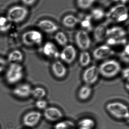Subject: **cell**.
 Masks as SVG:
<instances>
[{"instance_id": "cell-1", "label": "cell", "mask_w": 129, "mask_h": 129, "mask_svg": "<svg viewBox=\"0 0 129 129\" xmlns=\"http://www.w3.org/2000/svg\"><path fill=\"white\" fill-rule=\"evenodd\" d=\"M24 71L23 67L20 63H10L5 71L6 82L10 85L18 84L24 77Z\"/></svg>"}, {"instance_id": "cell-2", "label": "cell", "mask_w": 129, "mask_h": 129, "mask_svg": "<svg viewBox=\"0 0 129 129\" xmlns=\"http://www.w3.org/2000/svg\"><path fill=\"white\" fill-rule=\"evenodd\" d=\"M106 110L112 116L117 119L129 120L128 107L123 103L114 102L106 105Z\"/></svg>"}, {"instance_id": "cell-3", "label": "cell", "mask_w": 129, "mask_h": 129, "mask_svg": "<svg viewBox=\"0 0 129 129\" xmlns=\"http://www.w3.org/2000/svg\"><path fill=\"white\" fill-rule=\"evenodd\" d=\"M121 65L115 60H106L100 64L98 70L100 74L104 77L111 78L116 76L121 70Z\"/></svg>"}, {"instance_id": "cell-4", "label": "cell", "mask_w": 129, "mask_h": 129, "mask_svg": "<svg viewBox=\"0 0 129 129\" xmlns=\"http://www.w3.org/2000/svg\"><path fill=\"white\" fill-rule=\"evenodd\" d=\"M28 14L29 11L25 7L16 5L9 8L6 16L11 23H18L23 22Z\"/></svg>"}, {"instance_id": "cell-5", "label": "cell", "mask_w": 129, "mask_h": 129, "mask_svg": "<svg viewBox=\"0 0 129 129\" xmlns=\"http://www.w3.org/2000/svg\"><path fill=\"white\" fill-rule=\"evenodd\" d=\"M43 40V36L41 32L35 29L26 31L21 36L23 44L28 47L39 46L42 43Z\"/></svg>"}, {"instance_id": "cell-6", "label": "cell", "mask_w": 129, "mask_h": 129, "mask_svg": "<svg viewBox=\"0 0 129 129\" xmlns=\"http://www.w3.org/2000/svg\"><path fill=\"white\" fill-rule=\"evenodd\" d=\"M108 19L110 21L122 22L128 19V9L122 4L118 5L111 8L107 14Z\"/></svg>"}, {"instance_id": "cell-7", "label": "cell", "mask_w": 129, "mask_h": 129, "mask_svg": "<svg viewBox=\"0 0 129 129\" xmlns=\"http://www.w3.org/2000/svg\"><path fill=\"white\" fill-rule=\"evenodd\" d=\"M76 43L78 47L83 51H86L90 47L91 39L85 30H80L76 32L75 36Z\"/></svg>"}, {"instance_id": "cell-8", "label": "cell", "mask_w": 129, "mask_h": 129, "mask_svg": "<svg viewBox=\"0 0 129 129\" xmlns=\"http://www.w3.org/2000/svg\"><path fill=\"white\" fill-rule=\"evenodd\" d=\"M99 74L98 68L95 65H92L85 70L83 74V79L86 85H92L97 82Z\"/></svg>"}, {"instance_id": "cell-9", "label": "cell", "mask_w": 129, "mask_h": 129, "mask_svg": "<svg viewBox=\"0 0 129 129\" xmlns=\"http://www.w3.org/2000/svg\"><path fill=\"white\" fill-rule=\"evenodd\" d=\"M77 53L76 50L71 45H66L60 53L59 57L62 61L67 64L72 63L76 58Z\"/></svg>"}, {"instance_id": "cell-10", "label": "cell", "mask_w": 129, "mask_h": 129, "mask_svg": "<svg viewBox=\"0 0 129 129\" xmlns=\"http://www.w3.org/2000/svg\"><path fill=\"white\" fill-rule=\"evenodd\" d=\"M32 88L29 83H22L17 84L13 89V94L20 99H26L29 97L32 94Z\"/></svg>"}, {"instance_id": "cell-11", "label": "cell", "mask_w": 129, "mask_h": 129, "mask_svg": "<svg viewBox=\"0 0 129 129\" xmlns=\"http://www.w3.org/2000/svg\"><path fill=\"white\" fill-rule=\"evenodd\" d=\"M41 117L42 114L40 112L35 111H30L23 116V123L27 127H34L40 122Z\"/></svg>"}, {"instance_id": "cell-12", "label": "cell", "mask_w": 129, "mask_h": 129, "mask_svg": "<svg viewBox=\"0 0 129 129\" xmlns=\"http://www.w3.org/2000/svg\"><path fill=\"white\" fill-rule=\"evenodd\" d=\"M115 53L114 51L108 45H102L95 49L93 52L94 58L97 60H101L108 58Z\"/></svg>"}, {"instance_id": "cell-13", "label": "cell", "mask_w": 129, "mask_h": 129, "mask_svg": "<svg viewBox=\"0 0 129 129\" xmlns=\"http://www.w3.org/2000/svg\"><path fill=\"white\" fill-rule=\"evenodd\" d=\"M44 116L47 120L51 122H59L63 117L62 111L55 107H47L44 110Z\"/></svg>"}, {"instance_id": "cell-14", "label": "cell", "mask_w": 129, "mask_h": 129, "mask_svg": "<svg viewBox=\"0 0 129 129\" xmlns=\"http://www.w3.org/2000/svg\"><path fill=\"white\" fill-rule=\"evenodd\" d=\"M37 26L40 30L47 34H52L56 32L59 28L54 22L48 19L40 20Z\"/></svg>"}, {"instance_id": "cell-15", "label": "cell", "mask_w": 129, "mask_h": 129, "mask_svg": "<svg viewBox=\"0 0 129 129\" xmlns=\"http://www.w3.org/2000/svg\"><path fill=\"white\" fill-rule=\"evenodd\" d=\"M108 29L107 23H103L98 25L94 30V37L95 41L101 42L108 38Z\"/></svg>"}, {"instance_id": "cell-16", "label": "cell", "mask_w": 129, "mask_h": 129, "mask_svg": "<svg viewBox=\"0 0 129 129\" xmlns=\"http://www.w3.org/2000/svg\"><path fill=\"white\" fill-rule=\"evenodd\" d=\"M42 53L45 56L54 58L60 57V53L55 45L51 42H46L42 48Z\"/></svg>"}, {"instance_id": "cell-17", "label": "cell", "mask_w": 129, "mask_h": 129, "mask_svg": "<svg viewBox=\"0 0 129 129\" xmlns=\"http://www.w3.org/2000/svg\"><path fill=\"white\" fill-rule=\"evenodd\" d=\"M51 69L54 75L58 78L64 77L67 72V70L65 65L59 60H57L52 63Z\"/></svg>"}, {"instance_id": "cell-18", "label": "cell", "mask_w": 129, "mask_h": 129, "mask_svg": "<svg viewBox=\"0 0 129 129\" xmlns=\"http://www.w3.org/2000/svg\"><path fill=\"white\" fill-rule=\"evenodd\" d=\"M24 55L19 50H14L11 51L8 55L7 61L10 63H20L23 61Z\"/></svg>"}, {"instance_id": "cell-19", "label": "cell", "mask_w": 129, "mask_h": 129, "mask_svg": "<svg viewBox=\"0 0 129 129\" xmlns=\"http://www.w3.org/2000/svg\"><path fill=\"white\" fill-rule=\"evenodd\" d=\"M126 35L125 30L119 26H114L108 29V38H125Z\"/></svg>"}, {"instance_id": "cell-20", "label": "cell", "mask_w": 129, "mask_h": 129, "mask_svg": "<svg viewBox=\"0 0 129 129\" xmlns=\"http://www.w3.org/2000/svg\"><path fill=\"white\" fill-rule=\"evenodd\" d=\"M79 21V20L75 16L72 14H68L63 18L62 23L65 27L69 28H73L76 26Z\"/></svg>"}, {"instance_id": "cell-21", "label": "cell", "mask_w": 129, "mask_h": 129, "mask_svg": "<svg viewBox=\"0 0 129 129\" xmlns=\"http://www.w3.org/2000/svg\"><path fill=\"white\" fill-rule=\"evenodd\" d=\"M95 126V121L90 118H83L80 120L77 124L79 129H94Z\"/></svg>"}, {"instance_id": "cell-22", "label": "cell", "mask_w": 129, "mask_h": 129, "mask_svg": "<svg viewBox=\"0 0 129 129\" xmlns=\"http://www.w3.org/2000/svg\"><path fill=\"white\" fill-rule=\"evenodd\" d=\"M92 89L90 86L86 85L83 86L78 93L79 98L82 101H85L88 99L91 94Z\"/></svg>"}, {"instance_id": "cell-23", "label": "cell", "mask_w": 129, "mask_h": 129, "mask_svg": "<svg viewBox=\"0 0 129 129\" xmlns=\"http://www.w3.org/2000/svg\"><path fill=\"white\" fill-rule=\"evenodd\" d=\"M12 23L8 19L6 16H0V32L6 33L10 30Z\"/></svg>"}, {"instance_id": "cell-24", "label": "cell", "mask_w": 129, "mask_h": 129, "mask_svg": "<svg viewBox=\"0 0 129 129\" xmlns=\"http://www.w3.org/2000/svg\"><path fill=\"white\" fill-rule=\"evenodd\" d=\"M75 123L70 120H63L57 122L54 126V129H74Z\"/></svg>"}, {"instance_id": "cell-25", "label": "cell", "mask_w": 129, "mask_h": 129, "mask_svg": "<svg viewBox=\"0 0 129 129\" xmlns=\"http://www.w3.org/2000/svg\"><path fill=\"white\" fill-rule=\"evenodd\" d=\"M79 63L83 67L88 66L91 62V56L90 54L86 51H83L80 55Z\"/></svg>"}, {"instance_id": "cell-26", "label": "cell", "mask_w": 129, "mask_h": 129, "mask_svg": "<svg viewBox=\"0 0 129 129\" xmlns=\"http://www.w3.org/2000/svg\"><path fill=\"white\" fill-rule=\"evenodd\" d=\"M47 94L46 90L43 88L37 87L32 89L31 95L38 99H43Z\"/></svg>"}, {"instance_id": "cell-27", "label": "cell", "mask_w": 129, "mask_h": 129, "mask_svg": "<svg viewBox=\"0 0 129 129\" xmlns=\"http://www.w3.org/2000/svg\"><path fill=\"white\" fill-rule=\"evenodd\" d=\"M55 39L57 43L63 47H65L68 43V39L66 35L62 31L57 33L55 35Z\"/></svg>"}, {"instance_id": "cell-28", "label": "cell", "mask_w": 129, "mask_h": 129, "mask_svg": "<svg viewBox=\"0 0 129 129\" xmlns=\"http://www.w3.org/2000/svg\"><path fill=\"white\" fill-rule=\"evenodd\" d=\"M95 0H76L77 7L83 10L89 9L95 2Z\"/></svg>"}, {"instance_id": "cell-29", "label": "cell", "mask_w": 129, "mask_h": 129, "mask_svg": "<svg viewBox=\"0 0 129 129\" xmlns=\"http://www.w3.org/2000/svg\"><path fill=\"white\" fill-rule=\"evenodd\" d=\"M91 17L96 20H100L103 19L105 16L104 11L101 8H94L91 12Z\"/></svg>"}, {"instance_id": "cell-30", "label": "cell", "mask_w": 129, "mask_h": 129, "mask_svg": "<svg viewBox=\"0 0 129 129\" xmlns=\"http://www.w3.org/2000/svg\"><path fill=\"white\" fill-rule=\"evenodd\" d=\"M107 41V45H126L127 41L125 38H115L109 37Z\"/></svg>"}, {"instance_id": "cell-31", "label": "cell", "mask_w": 129, "mask_h": 129, "mask_svg": "<svg viewBox=\"0 0 129 129\" xmlns=\"http://www.w3.org/2000/svg\"><path fill=\"white\" fill-rule=\"evenodd\" d=\"M91 16L88 15L84 17L83 19L81 20L80 24L81 26L83 28L86 29L88 31H90L92 29V20Z\"/></svg>"}, {"instance_id": "cell-32", "label": "cell", "mask_w": 129, "mask_h": 129, "mask_svg": "<svg viewBox=\"0 0 129 129\" xmlns=\"http://www.w3.org/2000/svg\"><path fill=\"white\" fill-rule=\"evenodd\" d=\"M129 46L128 44L126 45L123 51L121 53L120 57L125 62H129Z\"/></svg>"}, {"instance_id": "cell-33", "label": "cell", "mask_w": 129, "mask_h": 129, "mask_svg": "<svg viewBox=\"0 0 129 129\" xmlns=\"http://www.w3.org/2000/svg\"><path fill=\"white\" fill-rule=\"evenodd\" d=\"M35 106L39 110H45L47 107V102L43 99H38L35 102Z\"/></svg>"}, {"instance_id": "cell-34", "label": "cell", "mask_w": 129, "mask_h": 129, "mask_svg": "<svg viewBox=\"0 0 129 129\" xmlns=\"http://www.w3.org/2000/svg\"><path fill=\"white\" fill-rule=\"evenodd\" d=\"M7 63V60L3 57H0V73H2L6 69Z\"/></svg>"}, {"instance_id": "cell-35", "label": "cell", "mask_w": 129, "mask_h": 129, "mask_svg": "<svg viewBox=\"0 0 129 129\" xmlns=\"http://www.w3.org/2000/svg\"><path fill=\"white\" fill-rule=\"evenodd\" d=\"M129 70L128 68H125L122 72V75L123 78L126 79L127 81H129Z\"/></svg>"}, {"instance_id": "cell-36", "label": "cell", "mask_w": 129, "mask_h": 129, "mask_svg": "<svg viewBox=\"0 0 129 129\" xmlns=\"http://www.w3.org/2000/svg\"><path fill=\"white\" fill-rule=\"evenodd\" d=\"M37 0H21L22 3L24 5L30 6L33 5L36 2Z\"/></svg>"}, {"instance_id": "cell-37", "label": "cell", "mask_w": 129, "mask_h": 129, "mask_svg": "<svg viewBox=\"0 0 129 129\" xmlns=\"http://www.w3.org/2000/svg\"><path fill=\"white\" fill-rule=\"evenodd\" d=\"M113 1L115 2H120L121 4L125 5V4L128 2V0H113Z\"/></svg>"}, {"instance_id": "cell-38", "label": "cell", "mask_w": 129, "mask_h": 129, "mask_svg": "<svg viewBox=\"0 0 129 129\" xmlns=\"http://www.w3.org/2000/svg\"><path fill=\"white\" fill-rule=\"evenodd\" d=\"M125 87L127 90H129V81H127V82L125 84Z\"/></svg>"}, {"instance_id": "cell-39", "label": "cell", "mask_w": 129, "mask_h": 129, "mask_svg": "<svg viewBox=\"0 0 129 129\" xmlns=\"http://www.w3.org/2000/svg\"></svg>"}]
</instances>
